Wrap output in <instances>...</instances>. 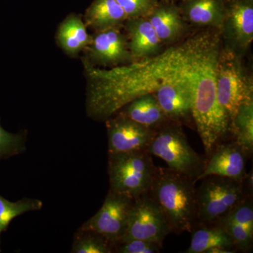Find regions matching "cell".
<instances>
[{
	"mask_svg": "<svg viewBox=\"0 0 253 253\" xmlns=\"http://www.w3.org/2000/svg\"><path fill=\"white\" fill-rule=\"evenodd\" d=\"M222 46L219 30L201 29L155 56L109 69L84 59L86 116L106 121L131 100L168 82L189 83L196 92L215 85Z\"/></svg>",
	"mask_w": 253,
	"mask_h": 253,
	"instance_id": "1",
	"label": "cell"
},
{
	"mask_svg": "<svg viewBox=\"0 0 253 253\" xmlns=\"http://www.w3.org/2000/svg\"><path fill=\"white\" fill-rule=\"evenodd\" d=\"M196 182L169 168H158L149 193L164 214L171 233L191 234L197 226Z\"/></svg>",
	"mask_w": 253,
	"mask_h": 253,
	"instance_id": "2",
	"label": "cell"
},
{
	"mask_svg": "<svg viewBox=\"0 0 253 253\" xmlns=\"http://www.w3.org/2000/svg\"><path fill=\"white\" fill-rule=\"evenodd\" d=\"M108 154L110 189L133 199L149 192L158 168L147 150Z\"/></svg>",
	"mask_w": 253,
	"mask_h": 253,
	"instance_id": "3",
	"label": "cell"
},
{
	"mask_svg": "<svg viewBox=\"0 0 253 253\" xmlns=\"http://www.w3.org/2000/svg\"><path fill=\"white\" fill-rule=\"evenodd\" d=\"M181 126L169 121L158 127L147 151L167 163L169 169L197 181L204 172L205 160L191 147Z\"/></svg>",
	"mask_w": 253,
	"mask_h": 253,
	"instance_id": "4",
	"label": "cell"
},
{
	"mask_svg": "<svg viewBox=\"0 0 253 253\" xmlns=\"http://www.w3.org/2000/svg\"><path fill=\"white\" fill-rule=\"evenodd\" d=\"M196 189L197 226L217 223L248 196L244 181L217 175L201 179Z\"/></svg>",
	"mask_w": 253,
	"mask_h": 253,
	"instance_id": "5",
	"label": "cell"
},
{
	"mask_svg": "<svg viewBox=\"0 0 253 253\" xmlns=\"http://www.w3.org/2000/svg\"><path fill=\"white\" fill-rule=\"evenodd\" d=\"M243 56L224 45L218 59L216 87L219 104L225 110L231 123L240 105L253 96L252 76L246 72Z\"/></svg>",
	"mask_w": 253,
	"mask_h": 253,
	"instance_id": "6",
	"label": "cell"
},
{
	"mask_svg": "<svg viewBox=\"0 0 253 253\" xmlns=\"http://www.w3.org/2000/svg\"><path fill=\"white\" fill-rule=\"evenodd\" d=\"M170 233L164 214L148 192L134 199L126 232L120 242L144 240L163 246V241Z\"/></svg>",
	"mask_w": 253,
	"mask_h": 253,
	"instance_id": "7",
	"label": "cell"
},
{
	"mask_svg": "<svg viewBox=\"0 0 253 253\" xmlns=\"http://www.w3.org/2000/svg\"><path fill=\"white\" fill-rule=\"evenodd\" d=\"M134 199L109 189L102 206L80 229L95 231L115 246L126 232Z\"/></svg>",
	"mask_w": 253,
	"mask_h": 253,
	"instance_id": "8",
	"label": "cell"
},
{
	"mask_svg": "<svg viewBox=\"0 0 253 253\" xmlns=\"http://www.w3.org/2000/svg\"><path fill=\"white\" fill-rule=\"evenodd\" d=\"M220 34L223 45L244 56L253 41V0H224Z\"/></svg>",
	"mask_w": 253,
	"mask_h": 253,
	"instance_id": "9",
	"label": "cell"
},
{
	"mask_svg": "<svg viewBox=\"0 0 253 253\" xmlns=\"http://www.w3.org/2000/svg\"><path fill=\"white\" fill-rule=\"evenodd\" d=\"M108 154L147 150L156 129L146 127L118 112L106 121Z\"/></svg>",
	"mask_w": 253,
	"mask_h": 253,
	"instance_id": "10",
	"label": "cell"
},
{
	"mask_svg": "<svg viewBox=\"0 0 253 253\" xmlns=\"http://www.w3.org/2000/svg\"><path fill=\"white\" fill-rule=\"evenodd\" d=\"M91 64L116 67L134 61L128 46L127 38L121 28H111L95 32L85 48Z\"/></svg>",
	"mask_w": 253,
	"mask_h": 253,
	"instance_id": "11",
	"label": "cell"
},
{
	"mask_svg": "<svg viewBox=\"0 0 253 253\" xmlns=\"http://www.w3.org/2000/svg\"><path fill=\"white\" fill-rule=\"evenodd\" d=\"M196 91V86L189 83L168 82L158 86L154 94L169 121L191 126L194 124L192 97Z\"/></svg>",
	"mask_w": 253,
	"mask_h": 253,
	"instance_id": "12",
	"label": "cell"
},
{
	"mask_svg": "<svg viewBox=\"0 0 253 253\" xmlns=\"http://www.w3.org/2000/svg\"><path fill=\"white\" fill-rule=\"evenodd\" d=\"M247 154L236 141L217 145L205 161L199 180L210 175L225 176L244 181L246 175Z\"/></svg>",
	"mask_w": 253,
	"mask_h": 253,
	"instance_id": "13",
	"label": "cell"
},
{
	"mask_svg": "<svg viewBox=\"0 0 253 253\" xmlns=\"http://www.w3.org/2000/svg\"><path fill=\"white\" fill-rule=\"evenodd\" d=\"M146 18L164 46L174 44L189 34L191 27L183 19L179 6L174 1L159 0Z\"/></svg>",
	"mask_w": 253,
	"mask_h": 253,
	"instance_id": "14",
	"label": "cell"
},
{
	"mask_svg": "<svg viewBox=\"0 0 253 253\" xmlns=\"http://www.w3.org/2000/svg\"><path fill=\"white\" fill-rule=\"evenodd\" d=\"M217 223L231 236L237 251L251 252L253 241V205L251 196Z\"/></svg>",
	"mask_w": 253,
	"mask_h": 253,
	"instance_id": "15",
	"label": "cell"
},
{
	"mask_svg": "<svg viewBox=\"0 0 253 253\" xmlns=\"http://www.w3.org/2000/svg\"><path fill=\"white\" fill-rule=\"evenodd\" d=\"M178 6L191 28L219 30L225 17L224 0H181Z\"/></svg>",
	"mask_w": 253,
	"mask_h": 253,
	"instance_id": "16",
	"label": "cell"
},
{
	"mask_svg": "<svg viewBox=\"0 0 253 253\" xmlns=\"http://www.w3.org/2000/svg\"><path fill=\"white\" fill-rule=\"evenodd\" d=\"M124 28L134 61L151 57L163 51L164 44L147 18H128Z\"/></svg>",
	"mask_w": 253,
	"mask_h": 253,
	"instance_id": "17",
	"label": "cell"
},
{
	"mask_svg": "<svg viewBox=\"0 0 253 253\" xmlns=\"http://www.w3.org/2000/svg\"><path fill=\"white\" fill-rule=\"evenodd\" d=\"M118 112L136 123L153 129H157L169 121L154 93L137 96L123 106Z\"/></svg>",
	"mask_w": 253,
	"mask_h": 253,
	"instance_id": "18",
	"label": "cell"
},
{
	"mask_svg": "<svg viewBox=\"0 0 253 253\" xmlns=\"http://www.w3.org/2000/svg\"><path fill=\"white\" fill-rule=\"evenodd\" d=\"M127 19L116 0H94L86 9L84 23L95 32L121 28Z\"/></svg>",
	"mask_w": 253,
	"mask_h": 253,
	"instance_id": "19",
	"label": "cell"
},
{
	"mask_svg": "<svg viewBox=\"0 0 253 253\" xmlns=\"http://www.w3.org/2000/svg\"><path fill=\"white\" fill-rule=\"evenodd\" d=\"M191 244L185 253H209L214 249L233 250L237 252L231 236L219 223L198 225L193 230Z\"/></svg>",
	"mask_w": 253,
	"mask_h": 253,
	"instance_id": "20",
	"label": "cell"
},
{
	"mask_svg": "<svg viewBox=\"0 0 253 253\" xmlns=\"http://www.w3.org/2000/svg\"><path fill=\"white\" fill-rule=\"evenodd\" d=\"M86 26L83 19L75 14L68 16L60 25L57 41L67 54L76 56L89 44L91 36Z\"/></svg>",
	"mask_w": 253,
	"mask_h": 253,
	"instance_id": "21",
	"label": "cell"
},
{
	"mask_svg": "<svg viewBox=\"0 0 253 253\" xmlns=\"http://www.w3.org/2000/svg\"><path fill=\"white\" fill-rule=\"evenodd\" d=\"M231 131L235 141L247 155L253 150V96L246 97L231 122Z\"/></svg>",
	"mask_w": 253,
	"mask_h": 253,
	"instance_id": "22",
	"label": "cell"
},
{
	"mask_svg": "<svg viewBox=\"0 0 253 253\" xmlns=\"http://www.w3.org/2000/svg\"><path fill=\"white\" fill-rule=\"evenodd\" d=\"M42 207V201L39 199L23 198L11 202L0 196V237L14 218L26 212L41 211Z\"/></svg>",
	"mask_w": 253,
	"mask_h": 253,
	"instance_id": "23",
	"label": "cell"
},
{
	"mask_svg": "<svg viewBox=\"0 0 253 253\" xmlns=\"http://www.w3.org/2000/svg\"><path fill=\"white\" fill-rule=\"evenodd\" d=\"M113 248V244L101 234L79 229L75 234L71 253H111Z\"/></svg>",
	"mask_w": 253,
	"mask_h": 253,
	"instance_id": "24",
	"label": "cell"
},
{
	"mask_svg": "<svg viewBox=\"0 0 253 253\" xmlns=\"http://www.w3.org/2000/svg\"><path fill=\"white\" fill-rule=\"evenodd\" d=\"M26 134H12L0 126V156H12L24 152Z\"/></svg>",
	"mask_w": 253,
	"mask_h": 253,
	"instance_id": "25",
	"label": "cell"
},
{
	"mask_svg": "<svg viewBox=\"0 0 253 253\" xmlns=\"http://www.w3.org/2000/svg\"><path fill=\"white\" fill-rule=\"evenodd\" d=\"M126 18L147 17L157 6L159 0H116Z\"/></svg>",
	"mask_w": 253,
	"mask_h": 253,
	"instance_id": "26",
	"label": "cell"
},
{
	"mask_svg": "<svg viewBox=\"0 0 253 253\" xmlns=\"http://www.w3.org/2000/svg\"><path fill=\"white\" fill-rule=\"evenodd\" d=\"M163 246L156 243L144 240H130L115 245L113 253H158Z\"/></svg>",
	"mask_w": 253,
	"mask_h": 253,
	"instance_id": "27",
	"label": "cell"
},
{
	"mask_svg": "<svg viewBox=\"0 0 253 253\" xmlns=\"http://www.w3.org/2000/svg\"><path fill=\"white\" fill-rule=\"evenodd\" d=\"M170 1H174V0H170Z\"/></svg>",
	"mask_w": 253,
	"mask_h": 253,
	"instance_id": "28",
	"label": "cell"
}]
</instances>
